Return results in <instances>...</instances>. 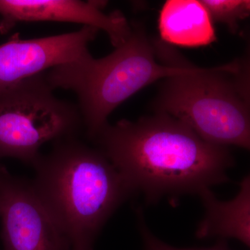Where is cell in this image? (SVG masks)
<instances>
[{
  "mask_svg": "<svg viewBox=\"0 0 250 250\" xmlns=\"http://www.w3.org/2000/svg\"><path fill=\"white\" fill-rule=\"evenodd\" d=\"M55 143L33 166V187L70 250H93L100 230L132 192L100 149L75 137Z\"/></svg>",
  "mask_w": 250,
  "mask_h": 250,
  "instance_id": "obj_2",
  "label": "cell"
},
{
  "mask_svg": "<svg viewBox=\"0 0 250 250\" xmlns=\"http://www.w3.org/2000/svg\"><path fill=\"white\" fill-rule=\"evenodd\" d=\"M137 214L139 217L140 232L142 236L144 250H230L227 246L226 242L223 239L220 240L215 246L206 249H182L174 248L161 241L151 232L143 218L142 210L140 208Z\"/></svg>",
  "mask_w": 250,
  "mask_h": 250,
  "instance_id": "obj_12",
  "label": "cell"
},
{
  "mask_svg": "<svg viewBox=\"0 0 250 250\" xmlns=\"http://www.w3.org/2000/svg\"><path fill=\"white\" fill-rule=\"evenodd\" d=\"M249 75L235 62L166 79L154 103L156 113L182 121L212 144L249 149Z\"/></svg>",
  "mask_w": 250,
  "mask_h": 250,
  "instance_id": "obj_4",
  "label": "cell"
},
{
  "mask_svg": "<svg viewBox=\"0 0 250 250\" xmlns=\"http://www.w3.org/2000/svg\"><path fill=\"white\" fill-rule=\"evenodd\" d=\"M2 250H70L32 182L11 175L0 166Z\"/></svg>",
  "mask_w": 250,
  "mask_h": 250,
  "instance_id": "obj_6",
  "label": "cell"
},
{
  "mask_svg": "<svg viewBox=\"0 0 250 250\" xmlns=\"http://www.w3.org/2000/svg\"><path fill=\"white\" fill-rule=\"evenodd\" d=\"M141 26L131 25L129 39L112 53L95 59L90 53L45 72L51 88L71 90L79 100L82 123L90 139L108 124V117L125 100L161 79L186 73L194 65L170 46L157 47Z\"/></svg>",
  "mask_w": 250,
  "mask_h": 250,
  "instance_id": "obj_3",
  "label": "cell"
},
{
  "mask_svg": "<svg viewBox=\"0 0 250 250\" xmlns=\"http://www.w3.org/2000/svg\"><path fill=\"white\" fill-rule=\"evenodd\" d=\"M105 1L0 0V34L20 22H72L104 31L117 48L129 39L131 25L120 11L106 14Z\"/></svg>",
  "mask_w": 250,
  "mask_h": 250,
  "instance_id": "obj_8",
  "label": "cell"
},
{
  "mask_svg": "<svg viewBox=\"0 0 250 250\" xmlns=\"http://www.w3.org/2000/svg\"><path fill=\"white\" fill-rule=\"evenodd\" d=\"M200 196L205 208V215L197 228V238H234L250 247V176L241 181L239 192L230 201H220L210 189L204 190Z\"/></svg>",
  "mask_w": 250,
  "mask_h": 250,
  "instance_id": "obj_9",
  "label": "cell"
},
{
  "mask_svg": "<svg viewBox=\"0 0 250 250\" xmlns=\"http://www.w3.org/2000/svg\"><path fill=\"white\" fill-rule=\"evenodd\" d=\"M202 4L212 21L225 24L230 32L236 34L239 22L250 14V1L247 0H202Z\"/></svg>",
  "mask_w": 250,
  "mask_h": 250,
  "instance_id": "obj_11",
  "label": "cell"
},
{
  "mask_svg": "<svg viewBox=\"0 0 250 250\" xmlns=\"http://www.w3.org/2000/svg\"><path fill=\"white\" fill-rule=\"evenodd\" d=\"M159 29L163 42L197 47L216 41L213 21L201 1L168 0L161 9Z\"/></svg>",
  "mask_w": 250,
  "mask_h": 250,
  "instance_id": "obj_10",
  "label": "cell"
},
{
  "mask_svg": "<svg viewBox=\"0 0 250 250\" xmlns=\"http://www.w3.org/2000/svg\"><path fill=\"white\" fill-rule=\"evenodd\" d=\"M93 140L132 193L141 192L148 204L226 183L234 165L228 147L207 142L165 113L108 123Z\"/></svg>",
  "mask_w": 250,
  "mask_h": 250,
  "instance_id": "obj_1",
  "label": "cell"
},
{
  "mask_svg": "<svg viewBox=\"0 0 250 250\" xmlns=\"http://www.w3.org/2000/svg\"><path fill=\"white\" fill-rule=\"evenodd\" d=\"M44 73L0 92V158L34 166L46 143L75 137L80 130L78 107L57 98Z\"/></svg>",
  "mask_w": 250,
  "mask_h": 250,
  "instance_id": "obj_5",
  "label": "cell"
},
{
  "mask_svg": "<svg viewBox=\"0 0 250 250\" xmlns=\"http://www.w3.org/2000/svg\"><path fill=\"white\" fill-rule=\"evenodd\" d=\"M98 32L96 28L83 26L72 32L28 40L14 34L0 45V92L84 57Z\"/></svg>",
  "mask_w": 250,
  "mask_h": 250,
  "instance_id": "obj_7",
  "label": "cell"
}]
</instances>
